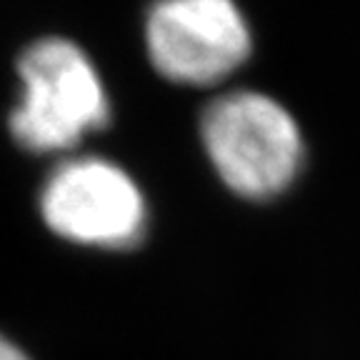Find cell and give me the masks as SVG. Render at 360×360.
Instances as JSON below:
<instances>
[{
	"mask_svg": "<svg viewBox=\"0 0 360 360\" xmlns=\"http://www.w3.org/2000/svg\"><path fill=\"white\" fill-rule=\"evenodd\" d=\"M20 98L8 115L13 141L33 155L78 148L110 123V98L88 53L68 38H40L18 58Z\"/></svg>",
	"mask_w": 360,
	"mask_h": 360,
	"instance_id": "cell-1",
	"label": "cell"
},
{
	"mask_svg": "<svg viewBox=\"0 0 360 360\" xmlns=\"http://www.w3.org/2000/svg\"><path fill=\"white\" fill-rule=\"evenodd\" d=\"M200 138L218 178L245 200L283 195L303 165V135L295 118L255 90L213 98L200 115Z\"/></svg>",
	"mask_w": 360,
	"mask_h": 360,
	"instance_id": "cell-2",
	"label": "cell"
},
{
	"mask_svg": "<svg viewBox=\"0 0 360 360\" xmlns=\"http://www.w3.org/2000/svg\"><path fill=\"white\" fill-rule=\"evenodd\" d=\"M40 215L56 236L101 250L138 245L148 225L138 183L98 155L68 158L51 170L40 188Z\"/></svg>",
	"mask_w": 360,
	"mask_h": 360,
	"instance_id": "cell-3",
	"label": "cell"
},
{
	"mask_svg": "<svg viewBox=\"0 0 360 360\" xmlns=\"http://www.w3.org/2000/svg\"><path fill=\"white\" fill-rule=\"evenodd\" d=\"M253 48L236 0H155L146 15V51L165 80L210 88L231 78Z\"/></svg>",
	"mask_w": 360,
	"mask_h": 360,
	"instance_id": "cell-4",
	"label": "cell"
},
{
	"mask_svg": "<svg viewBox=\"0 0 360 360\" xmlns=\"http://www.w3.org/2000/svg\"><path fill=\"white\" fill-rule=\"evenodd\" d=\"M0 360H30V358L15 343H11L8 338L0 335Z\"/></svg>",
	"mask_w": 360,
	"mask_h": 360,
	"instance_id": "cell-5",
	"label": "cell"
}]
</instances>
